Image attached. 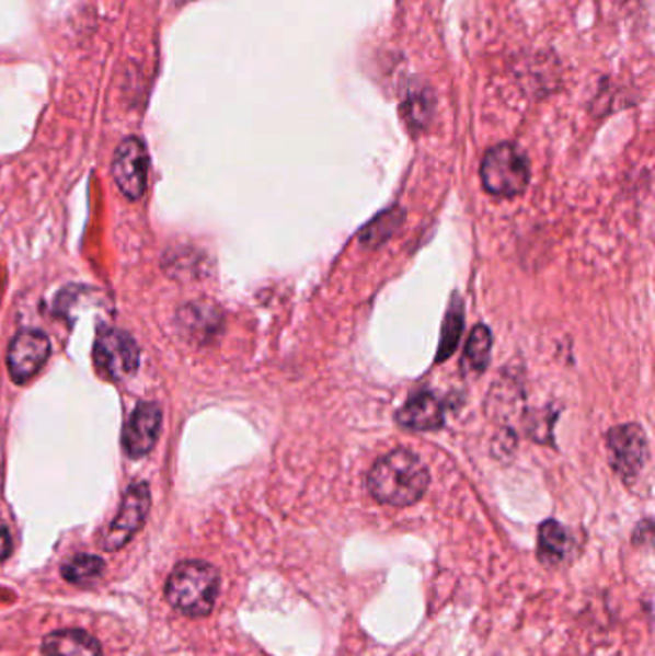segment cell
Listing matches in <instances>:
<instances>
[{
  "mask_svg": "<svg viewBox=\"0 0 655 656\" xmlns=\"http://www.w3.org/2000/svg\"><path fill=\"white\" fill-rule=\"evenodd\" d=\"M461 329H463V308L460 300H453L446 315L445 329H443V338H440V348H438L437 361H446L452 356L453 349L460 341Z\"/></svg>",
  "mask_w": 655,
  "mask_h": 656,
  "instance_id": "16",
  "label": "cell"
},
{
  "mask_svg": "<svg viewBox=\"0 0 655 656\" xmlns=\"http://www.w3.org/2000/svg\"><path fill=\"white\" fill-rule=\"evenodd\" d=\"M429 102L425 101V94L420 96H412L406 102L407 110V124L410 125H425L427 119V112H429Z\"/></svg>",
  "mask_w": 655,
  "mask_h": 656,
  "instance_id": "18",
  "label": "cell"
},
{
  "mask_svg": "<svg viewBox=\"0 0 655 656\" xmlns=\"http://www.w3.org/2000/svg\"><path fill=\"white\" fill-rule=\"evenodd\" d=\"M150 510V490L145 482H137L125 492L116 518L110 522L102 536V548L117 551L127 545L135 533L141 530Z\"/></svg>",
  "mask_w": 655,
  "mask_h": 656,
  "instance_id": "5",
  "label": "cell"
},
{
  "mask_svg": "<svg viewBox=\"0 0 655 656\" xmlns=\"http://www.w3.org/2000/svg\"><path fill=\"white\" fill-rule=\"evenodd\" d=\"M12 548H14V543H12V536H10L9 530L0 528V563L12 555Z\"/></svg>",
  "mask_w": 655,
  "mask_h": 656,
  "instance_id": "19",
  "label": "cell"
},
{
  "mask_svg": "<svg viewBox=\"0 0 655 656\" xmlns=\"http://www.w3.org/2000/svg\"><path fill=\"white\" fill-rule=\"evenodd\" d=\"M218 595V568L203 561L177 564L165 584L168 601L187 617H208L216 607Z\"/></svg>",
  "mask_w": 655,
  "mask_h": 656,
  "instance_id": "2",
  "label": "cell"
},
{
  "mask_svg": "<svg viewBox=\"0 0 655 656\" xmlns=\"http://www.w3.org/2000/svg\"><path fill=\"white\" fill-rule=\"evenodd\" d=\"M609 461L623 480L639 476L647 461V441L639 425L617 426L608 433Z\"/></svg>",
  "mask_w": 655,
  "mask_h": 656,
  "instance_id": "7",
  "label": "cell"
},
{
  "mask_svg": "<svg viewBox=\"0 0 655 656\" xmlns=\"http://www.w3.org/2000/svg\"><path fill=\"white\" fill-rule=\"evenodd\" d=\"M112 175L125 198L141 200L149 181V152L141 139L129 137L117 147Z\"/></svg>",
  "mask_w": 655,
  "mask_h": 656,
  "instance_id": "6",
  "label": "cell"
},
{
  "mask_svg": "<svg viewBox=\"0 0 655 656\" xmlns=\"http://www.w3.org/2000/svg\"><path fill=\"white\" fill-rule=\"evenodd\" d=\"M219 311L208 303H193L181 311V326L187 331L188 336H195L198 341H206L208 336L219 329Z\"/></svg>",
  "mask_w": 655,
  "mask_h": 656,
  "instance_id": "13",
  "label": "cell"
},
{
  "mask_svg": "<svg viewBox=\"0 0 655 656\" xmlns=\"http://www.w3.org/2000/svg\"><path fill=\"white\" fill-rule=\"evenodd\" d=\"M50 341L39 331L18 334L9 348V371L16 384H25L47 364Z\"/></svg>",
  "mask_w": 655,
  "mask_h": 656,
  "instance_id": "8",
  "label": "cell"
},
{
  "mask_svg": "<svg viewBox=\"0 0 655 656\" xmlns=\"http://www.w3.org/2000/svg\"><path fill=\"white\" fill-rule=\"evenodd\" d=\"M94 364L106 379H129L139 369V348L124 331L101 329L94 342Z\"/></svg>",
  "mask_w": 655,
  "mask_h": 656,
  "instance_id": "4",
  "label": "cell"
},
{
  "mask_svg": "<svg viewBox=\"0 0 655 656\" xmlns=\"http://www.w3.org/2000/svg\"><path fill=\"white\" fill-rule=\"evenodd\" d=\"M481 179L489 193L502 198L517 196L529 185V163L519 148L498 145L484 156Z\"/></svg>",
  "mask_w": 655,
  "mask_h": 656,
  "instance_id": "3",
  "label": "cell"
},
{
  "mask_svg": "<svg viewBox=\"0 0 655 656\" xmlns=\"http://www.w3.org/2000/svg\"><path fill=\"white\" fill-rule=\"evenodd\" d=\"M45 656H102L101 643L85 630H56L43 641Z\"/></svg>",
  "mask_w": 655,
  "mask_h": 656,
  "instance_id": "11",
  "label": "cell"
},
{
  "mask_svg": "<svg viewBox=\"0 0 655 656\" xmlns=\"http://www.w3.org/2000/svg\"><path fill=\"white\" fill-rule=\"evenodd\" d=\"M429 482V469L407 449H397L379 459L367 476L369 494L390 507H410L420 502Z\"/></svg>",
  "mask_w": 655,
  "mask_h": 656,
  "instance_id": "1",
  "label": "cell"
},
{
  "mask_svg": "<svg viewBox=\"0 0 655 656\" xmlns=\"http://www.w3.org/2000/svg\"><path fill=\"white\" fill-rule=\"evenodd\" d=\"M402 217H404V214L399 208L384 211L381 217L375 219L374 223L367 225L366 231H361V242L366 246H379L384 240L389 239L392 232L399 229Z\"/></svg>",
  "mask_w": 655,
  "mask_h": 656,
  "instance_id": "17",
  "label": "cell"
},
{
  "mask_svg": "<svg viewBox=\"0 0 655 656\" xmlns=\"http://www.w3.org/2000/svg\"><path fill=\"white\" fill-rule=\"evenodd\" d=\"M570 548V536L560 522L547 520L540 526L539 559L547 566H558L563 563Z\"/></svg>",
  "mask_w": 655,
  "mask_h": 656,
  "instance_id": "12",
  "label": "cell"
},
{
  "mask_svg": "<svg viewBox=\"0 0 655 656\" xmlns=\"http://www.w3.org/2000/svg\"><path fill=\"white\" fill-rule=\"evenodd\" d=\"M102 572H104V561L101 556L87 555V553L73 556L62 566L64 579H68L70 584H79V586L101 578Z\"/></svg>",
  "mask_w": 655,
  "mask_h": 656,
  "instance_id": "15",
  "label": "cell"
},
{
  "mask_svg": "<svg viewBox=\"0 0 655 656\" xmlns=\"http://www.w3.org/2000/svg\"><path fill=\"white\" fill-rule=\"evenodd\" d=\"M399 423L417 433L437 430L443 426V403L429 392H420L399 411Z\"/></svg>",
  "mask_w": 655,
  "mask_h": 656,
  "instance_id": "10",
  "label": "cell"
},
{
  "mask_svg": "<svg viewBox=\"0 0 655 656\" xmlns=\"http://www.w3.org/2000/svg\"><path fill=\"white\" fill-rule=\"evenodd\" d=\"M492 349V334L489 331V326L479 324L475 326V331L471 333L469 338L468 348L463 354V369L468 372H483L489 365V357H491Z\"/></svg>",
  "mask_w": 655,
  "mask_h": 656,
  "instance_id": "14",
  "label": "cell"
},
{
  "mask_svg": "<svg viewBox=\"0 0 655 656\" xmlns=\"http://www.w3.org/2000/svg\"><path fill=\"white\" fill-rule=\"evenodd\" d=\"M160 426H162V411L158 407V403H139L124 430V448L127 456L134 459L149 456L150 449L157 446Z\"/></svg>",
  "mask_w": 655,
  "mask_h": 656,
  "instance_id": "9",
  "label": "cell"
}]
</instances>
